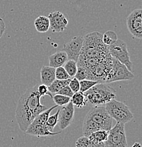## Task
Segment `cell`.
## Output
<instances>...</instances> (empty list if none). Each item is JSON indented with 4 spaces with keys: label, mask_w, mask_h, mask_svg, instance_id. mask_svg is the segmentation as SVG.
<instances>
[{
    "label": "cell",
    "mask_w": 142,
    "mask_h": 147,
    "mask_svg": "<svg viewBox=\"0 0 142 147\" xmlns=\"http://www.w3.org/2000/svg\"><path fill=\"white\" fill-rule=\"evenodd\" d=\"M102 40H103V43L108 47V46L114 44L118 40V38H117V36L115 32L112 31V30H108L103 34Z\"/></svg>",
    "instance_id": "cell-20"
},
{
    "label": "cell",
    "mask_w": 142,
    "mask_h": 147,
    "mask_svg": "<svg viewBox=\"0 0 142 147\" xmlns=\"http://www.w3.org/2000/svg\"><path fill=\"white\" fill-rule=\"evenodd\" d=\"M69 86L70 87V88L74 93L80 91V83L75 77L71 79L69 84Z\"/></svg>",
    "instance_id": "cell-28"
},
{
    "label": "cell",
    "mask_w": 142,
    "mask_h": 147,
    "mask_svg": "<svg viewBox=\"0 0 142 147\" xmlns=\"http://www.w3.org/2000/svg\"><path fill=\"white\" fill-rule=\"evenodd\" d=\"M38 86L36 85L29 88L18 100L15 117L20 129L24 132L38 115L47 109V106L41 104Z\"/></svg>",
    "instance_id": "cell-1"
},
{
    "label": "cell",
    "mask_w": 142,
    "mask_h": 147,
    "mask_svg": "<svg viewBox=\"0 0 142 147\" xmlns=\"http://www.w3.org/2000/svg\"><path fill=\"white\" fill-rule=\"evenodd\" d=\"M75 78L79 82L87 79V71L84 67L81 66H77V71L75 75Z\"/></svg>",
    "instance_id": "cell-26"
},
{
    "label": "cell",
    "mask_w": 142,
    "mask_h": 147,
    "mask_svg": "<svg viewBox=\"0 0 142 147\" xmlns=\"http://www.w3.org/2000/svg\"><path fill=\"white\" fill-rule=\"evenodd\" d=\"M87 100L92 105H103L116 97V91L108 84L98 83L85 92Z\"/></svg>",
    "instance_id": "cell-2"
},
{
    "label": "cell",
    "mask_w": 142,
    "mask_h": 147,
    "mask_svg": "<svg viewBox=\"0 0 142 147\" xmlns=\"http://www.w3.org/2000/svg\"><path fill=\"white\" fill-rule=\"evenodd\" d=\"M75 109L72 102H69L60 110L59 115L58 125L61 130H65L72 123L74 117Z\"/></svg>",
    "instance_id": "cell-11"
},
{
    "label": "cell",
    "mask_w": 142,
    "mask_h": 147,
    "mask_svg": "<svg viewBox=\"0 0 142 147\" xmlns=\"http://www.w3.org/2000/svg\"><path fill=\"white\" fill-rule=\"evenodd\" d=\"M104 147H127L125 124L117 122L110 130Z\"/></svg>",
    "instance_id": "cell-6"
},
{
    "label": "cell",
    "mask_w": 142,
    "mask_h": 147,
    "mask_svg": "<svg viewBox=\"0 0 142 147\" xmlns=\"http://www.w3.org/2000/svg\"><path fill=\"white\" fill-rule=\"evenodd\" d=\"M59 112H60V109L58 110L55 114L49 116L46 123H45V126L50 132H54L55 127L57 125L58 121H59Z\"/></svg>",
    "instance_id": "cell-21"
},
{
    "label": "cell",
    "mask_w": 142,
    "mask_h": 147,
    "mask_svg": "<svg viewBox=\"0 0 142 147\" xmlns=\"http://www.w3.org/2000/svg\"><path fill=\"white\" fill-rule=\"evenodd\" d=\"M71 102H72L74 106L77 107L79 108H81L87 105L88 100L85 98L84 93L79 91L77 93H74L73 96L71 98Z\"/></svg>",
    "instance_id": "cell-17"
},
{
    "label": "cell",
    "mask_w": 142,
    "mask_h": 147,
    "mask_svg": "<svg viewBox=\"0 0 142 147\" xmlns=\"http://www.w3.org/2000/svg\"><path fill=\"white\" fill-rule=\"evenodd\" d=\"M109 131L107 130H98L92 133L88 136V139L96 144H104L108 139Z\"/></svg>",
    "instance_id": "cell-16"
},
{
    "label": "cell",
    "mask_w": 142,
    "mask_h": 147,
    "mask_svg": "<svg viewBox=\"0 0 142 147\" xmlns=\"http://www.w3.org/2000/svg\"><path fill=\"white\" fill-rule=\"evenodd\" d=\"M83 44V36H79L73 38L69 42L65 44L63 51L66 53L68 59L77 62L81 53Z\"/></svg>",
    "instance_id": "cell-9"
},
{
    "label": "cell",
    "mask_w": 142,
    "mask_h": 147,
    "mask_svg": "<svg viewBox=\"0 0 142 147\" xmlns=\"http://www.w3.org/2000/svg\"><path fill=\"white\" fill-rule=\"evenodd\" d=\"M76 147H104V144H96L88 137L83 136L76 140Z\"/></svg>",
    "instance_id": "cell-19"
},
{
    "label": "cell",
    "mask_w": 142,
    "mask_h": 147,
    "mask_svg": "<svg viewBox=\"0 0 142 147\" xmlns=\"http://www.w3.org/2000/svg\"><path fill=\"white\" fill-rule=\"evenodd\" d=\"M85 117L94 122L100 129L110 131L112 127L113 120L108 115L103 105H96L88 111Z\"/></svg>",
    "instance_id": "cell-4"
},
{
    "label": "cell",
    "mask_w": 142,
    "mask_h": 147,
    "mask_svg": "<svg viewBox=\"0 0 142 147\" xmlns=\"http://www.w3.org/2000/svg\"><path fill=\"white\" fill-rule=\"evenodd\" d=\"M127 26L134 38L142 39V9H135L128 16Z\"/></svg>",
    "instance_id": "cell-8"
},
{
    "label": "cell",
    "mask_w": 142,
    "mask_h": 147,
    "mask_svg": "<svg viewBox=\"0 0 142 147\" xmlns=\"http://www.w3.org/2000/svg\"><path fill=\"white\" fill-rule=\"evenodd\" d=\"M50 21V28L53 33H61L66 29L68 20L62 12L56 11L50 13L47 16Z\"/></svg>",
    "instance_id": "cell-10"
},
{
    "label": "cell",
    "mask_w": 142,
    "mask_h": 147,
    "mask_svg": "<svg viewBox=\"0 0 142 147\" xmlns=\"http://www.w3.org/2000/svg\"><path fill=\"white\" fill-rule=\"evenodd\" d=\"M40 79L42 84L50 86L56 79L55 69L50 66H42L40 69Z\"/></svg>",
    "instance_id": "cell-13"
},
{
    "label": "cell",
    "mask_w": 142,
    "mask_h": 147,
    "mask_svg": "<svg viewBox=\"0 0 142 147\" xmlns=\"http://www.w3.org/2000/svg\"><path fill=\"white\" fill-rule=\"evenodd\" d=\"M63 67L70 77L73 78L75 76L76 71H77V62L74 60L68 59L66 63L64 64Z\"/></svg>",
    "instance_id": "cell-22"
},
{
    "label": "cell",
    "mask_w": 142,
    "mask_h": 147,
    "mask_svg": "<svg viewBox=\"0 0 142 147\" xmlns=\"http://www.w3.org/2000/svg\"><path fill=\"white\" fill-rule=\"evenodd\" d=\"M134 78V75L129 71L125 65L120 63L118 60L114 58L113 66L110 71L105 81V84L120 81L132 80Z\"/></svg>",
    "instance_id": "cell-7"
},
{
    "label": "cell",
    "mask_w": 142,
    "mask_h": 147,
    "mask_svg": "<svg viewBox=\"0 0 142 147\" xmlns=\"http://www.w3.org/2000/svg\"><path fill=\"white\" fill-rule=\"evenodd\" d=\"M108 51L112 57L126 66L127 68L132 71V63L130 60V56L126 42L118 39L112 45L108 46Z\"/></svg>",
    "instance_id": "cell-5"
},
{
    "label": "cell",
    "mask_w": 142,
    "mask_h": 147,
    "mask_svg": "<svg viewBox=\"0 0 142 147\" xmlns=\"http://www.w3.org/2000/svg\"><path fill=\"white\" fill-rule=\"evenodd\" d=\"M105 110L111 118L115 119L117 122L126 124L130 122L134 117L129 107L121 101L112 99L105 104Z\"/></svg>",
    "instance_id": "cell-3"
},
{
    "label": "cell",
    "mask_w": 142,
    "mask_h": 147,
    "mask_svg": "<svg viewBox=\"0 0 142 147\" xmlns=\"http://www.w3.org/2000/svg\"><path fill=\"white\" fill-rule=\"evenodd\" d=\"M79 83H80V91L84 93L85 92L88 91L90 88L98 84V82L89 80V79H84V80L79 82Z\"/></svg>",
    "instance_id": "cell-23"
},
{
    "label": "cell",
    "mask_w": 142,
    "mask_h": 147,
    "mask_svg": "<svg viewBox=\"0 0 142 147\" xmlns=\"http://www.w3.org/2000/svg\"><path fill=\"white\" fill-rule=\"evenodd\" d=\"M57 94L67 96V97H69L71 98L73 96V95H74V93H73V91H71V88H70V87L69 86V85H68V86H66L65 87H64L62 89H61L60 91L58 92Z\"/></svg>",
    "instance_id": "cell-29"
},
{
    "label": "cell",
    "mask_w": 142,
    "mask_h": 147,
    "mask_svg": "<svg viewBox=\"0 0 142 147\" xmlns=\"http://www.w3.org/2000/svg\"><path fill=\"white\" fill-rule=\"evenodd\" d=\"M55 78L57 80H67V79H71L63 67L55 69Z\"/></svg>",
    "instance_id": "cell-25"
},
{
    "label": "cell",
    "mask_w": 142,
    "mask_h": 147,
    "mask_svg": "<svg viewBox=\"0 0 142 147\" xmlns=\"http://www.w3.org/2000/svg\"><path fill=\"white\" fill-rule=\"evenodd\" d=\"M48 60L49 66L56 69L58 67H63L64 64L68 60V57L65 52L58 51L49 56Z\"/></svg>",
    "instance_id": "cell-14"
},
{
    "label": "cell",
    "mask_w": 142,
    "mask_h": 147,
    "mask_svg": "<svg viewBox=\"0 0 142 147\" xmlns=\"http://www.w3.org/2000/svg\"><path fill=\"white\" fill-rule=\"evenodd\" d=\"M34 26L36 30L39 33H46L50 29V21L47 16H39L34 21Z\"/></svg>",
    "instance_id": "cell-15"
},
{
    "label": "cell",
    "mask_w": 142,
    "mask_h": 147,
    "mask_svg": "<svg viewBox=\"0 0 142 147\" xmlns=\"http://www.w3.org/2000/svg\"><path fill=\"white\" fill-rule=\"evenodd\" d=\"M26 133L29 135L35 136V137H52V136L57 135L61 133L59 132H50L47 129L45 125H33L30 124V126L26 131Z\"/></svg>",
    "instance_id": "cell-12"
},
{
    "label": "cell",
    "mask_w": 142,
    "mask_h": 147,
    "mask_svg": "<svg viewBox=\"0 0 142 147\" xmlns=\"http://www.w3.org/2000/svg\"><path fill=\"white\" fill-rule=\"evenodd\" d=\"M5 23H4V20L0 17V38H1V36L4 34V31H5Z\"/></svg>",
    "instance_id": "cell-30"
},
{
    "label": "cell",
    "mask_w": 142,
    "mask_h": 147,
    "mask_svg": "<svg viewBox=\"0 0 142 147\" xmlns=\"http://www.w3.org/2000/svg\"><path fill=\"white\" fill-rule=\"evenodd\" d=\"M38 92L40 94V96L41 97H43V96H49L50 98H52L53 96L52 95V93L49 91L48 87L47 86L44 85V84H41V85H38Z\"/></svg>",
    "instance_id": "cell-27"
},
{
    "label": "cell",
    "mask_w": 142,
    "mask_h": 147,
    "mask_svg": "<svg viewBox=\"0 0 142 147\" xmlns=\"http://www.w3.org/2000/svg\"><path fill=\"white\" fill-rule=\"evenodd\" d=\"M52 99L57 106H65L69 102H71L70 98L59 94H56L53 96Z\"/></svg>",
    "instance_id": "cell-24"
},
{
    "label": "cell",
    "mask_w": 142,
    "mask_h": 147,
    "mask_svg": "<svg viewBox=\"0 0 142 147\" xmlns=\"http://www.w3.org/2000/svg\"><path fill=\"white\" fill-rule=\"evenodd\" d=\"M71 79H67V80H57L55 79L52 83L51 85L50 86H48L49 91L51 93H57L60 91L61 89L65 87L66 86H68L69 84L70 81Z\"/></svg>",
    "instance_id": "cell-18"
},
{
    "label": "cell",
    "mask_w": 142,
    "mask_h": 147,
    "mask_svg": "<svg viewBox=\"0 0 142 147\" xmlns=\"http://www.w3.org/2000/svg\"><path fill=\"white\" fill-rule=\"evenodd\" d=\"M132 147H141V144L138 143V142H136V143L134 144V145Z\"/></svg>",
    "instance_id": "cell-31"
}]
</instances>
